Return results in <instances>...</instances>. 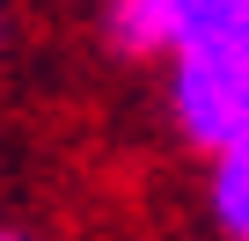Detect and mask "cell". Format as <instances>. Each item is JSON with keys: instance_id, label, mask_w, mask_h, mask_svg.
Returning a JSON list of instances; mask_svg holds the SVG:
<instances>
[{"instance_id": "1", "label": "cell", "mask_w": 249, "mask_h": 241, "mask_svg": "<svg viewBox=\"0 0 249 241\" xmlns=\"http://www.w3.org/2000/svg\"><path fill=\"white\" fill-rule=\"evenodd\" d=\"M169 59H176L169 110H176L183 139H198V146L242 139L249 132V51H242V37H198Z\"/></svg>"}, {"instance_id": "2", "label": "cell", "mask_w": 249, "mask_h": 241, "mask_svg": "<svg viewBox=\"0 0 249 241\" xmlns=\"http://www.w3.org/2000/svg\"><path fill=\"white\" fill-rule=\"evenodd\" d=\"M110 37L140 59H169L183 37H191V8L183 0H117L110 8Z\"/></svg>"}, {"instance_id": "3", "label": "cell", "mask_w": 249, "mask_h": 241, "mask_svg": "<svg viewBox=\"0 0 249 241\" xmlns=\"http://www.w3.org/2000/svg\"><path fill=\"white\" fill-rule=\"evenodd\" d=\"M213 219L227 241H249V132L213 146Z\"/></svg>"}, {"instance_id": "4", "label": "cell", "mask_w": 249, "mask_h": 241, "mask_svg": "<svg viewBox=\"0 0 249 241\" xmlns=\"http://www.w3.org/2000/svg\"><path fill=\"white\" fill-rule=\"evenodd\" d=\"M0 241H22V234H8V226H0Z\"/></svg>"}]
</instances>
